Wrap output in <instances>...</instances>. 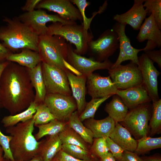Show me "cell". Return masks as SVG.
I'll use <instances>...</instances> for the list:
<instances>
[{
  "instance_id": "1",
  "label": "cell",
  "mask_w": 161,
  "mask_h": 161,
  "mask_svg": "<svg viewBox=\"0 0 161 161\" xmlns=\"http://www.w3.org/2000/svg\"><path fill=\"white\" fill-rule=\"evenodd\" d=\"M28 69L9 61L0 81V100L3 107L14 115L26 109L35 100Z\"/></svg>"
},
{
  "instance_id": "2",
  "label": "cell",
  "mask_w": 161,
  "mask_h": 161,
  "mask_svg": "<svg viewBox=\"0 0 161 161\" xmlns=\"http://www.w3.org/2000/svg\"><path fill=\"white\" fill-rule=\"evenodd\" d=\"M6 25L0 27V40L12 52L24 49L38 52L39 35L18 17H5Z\"/></svg>"
},
{
  "instance_id": "3",
  "label": "cell",
  "mask_w": 161,
  "mask_h": 161,
  "mask_svg": "<svg viewBox=\"0 0 161 161\" xmlns=\"http://www.w3.org/2000/svg\"><path fill=\"white\" fill-rule=\"evenodd\" d=\"M33 118L6 128V132L11 137L10 148L16 161H27L38 155L40 141L35 138Z\"/></svg>"
},
{
  "instance_id": "4",
  "label": "cell",
  "mask_w": 161,
  "mask_h": 161,
  "mask_svg": "<svg viewBox=\"0 0 161 161\" xmlns=\"http://www.w3.org/2000/svg\"><path fill=\"white\" fill-rule=\"evenodd\" d=\"M47 27V34L62 36L74 45V51L80 55L86 53L88 44L94 38L91 32L85 30L82 24H78L76 22L66 24L52 22Z\"/></svg>"
},
{
  "instance_id": "5",
  "label": "cell",
  "mask_w": 161,
  "mask_h": 161,
  "mask_svg": "<svg viewBox=\"0 0 161 161\" xmlns=\"http://www.w3.org/2000/svg\"><path fill=\"white\" fill-rule=\"evenodd\" d=\"M38 52L42 62L68 70L63 63L67 61L68 43L63 37L46 34L39 36Z\"/></svg>"
},
{
  "instance_id": "6",
  "label": "cell",
  "mask_w": 161,
  "mask_h": 161,
  "mask_svg": "<svg viewBox=\"0 0 161 161\" xmlns=\"http://www.w3.org/2000/svg\"><path fill=\"white\" fill-rule=\"evenodd\" d=\"M151 111L150 102L141 104L130 110L124 120L119 123L138 140L149 133L148 122Z\"/></svg>"
},
{
  "instance_id": "7",
  "label": "cell",
  "mask_w": 161,
  "mask_h": 161,
  "mask_svg": "<svg viewBox=\"0 0 161 161\" xmlns=\"http://www.w3.org/2000/svg\"><path fill=\"white\" fill-rule=\"evenodd\" d=\"M119 47L117 34L112 29H109L96 40H92L89 43L86 53H88L90 58L102 62L108 60L119 48Z\"/></svg>"
},
{
  "instance_id": "8",
  "label": "cell",
  "mask_w": 161,
  "mask_h": 161,
  "mask_svg": "<svg viewBox=\"0 0 161 161\" xmlns=\"http://www.w3.org/2000/svg\"><path fill=\"white\" fill-rule=\"evenodd\" d=\"M41 67L46 94L71 95V91L66 71L58 67L43 62Z\"/></svg>"
},
{
  "instance_id": "9",
  "label": "cell",
  "mask_w": 161,
  "mask_h": 161,
  "mask_svg": "<svg viewBox=\"0 0 161 161\" xmlns=\"http://www.w3.org/2000/svg\"><path fill=\"white\" fill-rule=\"evenodd\" d=\"M109 76L118 89H125L142 84L141 72L138 65L131 61L108 70Z\"/></svg>"
},
{
  "instance_id": "10",
  "label": "cell",
  "mask_w": 161,
  "mask_h": 161,
  "mask_svg": "<svg viewBox=\"0 0 161 161\" xmlns=\"http://www.w3.org/2000/svg\"><path fill=\"white\" fill-rule=\"evenodd\" d=\"M43 103L55 119L67 122L77 109L75 100L71 95L61 94H47Z\"/></svg>"
},
{
  "instance_id": "11",
  "label": "cell",
  "mask_w": 161,
  "mask_h": 161,
  "mask_svg": "<svg viewBox=\"0 0 161 161\" xmlns=\"http://www.w3.org/2000/svg\"><path fill=\"white\" fill-rule=\"evenodd\" d=\"M18 18L22 22L30 27L39 36L47 34L48 27L46 24L49 22H60L64 24L74 22H68L62 19L58 14H49L41 9L25 12Z\"/></svg>"
},
{
  "instance_id": "12",
  "label": "cell",
  "mask_w": 161,
  "mask_h": 161,
  "mask_svg": "<svg viewBox=\"0 0 161 161\" xmlns=\"http://www.w3.org/2000/svg\"><path fill=\"white\" fill-rule=\"evenodd\" d=\"M138 67L141 72L142 84L153 102L160 99L158 93V77L161 74L154 66V62L145 53L138 57Z\"/></svg>"
},
{
  "instance_id": "13",
  "label": "cell",
  "mask_w": 161,
  "mask_h": 161,
  "mask_svg": "<svg viewBox=\"0 0 161 161\" xmlns=\"http://www.w3.org/2000/svg\"><path fill=\"white\" fill-rule=\"evenodd\" d=\"M66 61L83 75L86 77L97 70H109L113 64L109 59L100 62L90 58H87L78 55L74 51L72 44L70 43H68Z\"/></svg>"
},
{
  "instance_id": "14",
  "label": "cell",
  "mask_w": 161,
  "mask_h": 161,
  "mask_svg": "<svg viewBox=\"0 0 161 161\" xmlns=\"http://www.w3.org/2000/svg\"><path fill=\"white\" fill-rule=\"evenodd\" d=\"M35 8L45 9L56 13L62 19L67 21H83L78 9L69 0H41Z\"/></svg>"
},
{
  "instance_id": "15",
  "label": "cell",
  "mask_w": 161,
  "mask_h": 161,
  "mask_svg": "<svg viewBox=\"0 0 161 161\" xmlns=\"http://www.w3.org/2000/svg\"><path fill=\"white\" fill-rule=\"evenodd\" d=\"M86 84L87 93L92 98L112 96L118 90L109 76L103 77L97 73L87 76Z\"/></svg>"
},
{
  "instance_id": "16",
  "label": "cell",
  "mask_w": 161,
  "mask_h": 161,
  "mask_svg": "<svg viewBox=\"0 0 161 161\" xmlns=\"http://www.w3.org/2000/svg\"><path fill=\"white\" fill-rule=\"evenodd\" d=\"M139 30L136 37L137 40L140 42L148 40L143 51L145 52L153 50L156 47H161V29L157 24L153 14H151L145 19Z\"/></svg>"
},
{
  "instance_id": "17",
  "label": "cell",
  "mask_w": 161,
  "mask_h": 161,
  "mask_svg": "<svg viewBox=\"0 0 161 161\" xmlns=\"http://www.w3.org/2000/svg\"><path fill=\"white\" fill-rule=\"evenodd\" d=\"M144 1L134 0L132 7L129 10L123 13L115 15L114 20L118 23L129 24L134 30H139L147 15L143 6Z\"/></svg>"
},
{
  "instance_id": "18",
  "label": "cell",
  "mask_w": 161,
  "mask_h": 161,
  "mask_svg": "<svg viewBox=\"0 0 161 161\" xmlns=\"http://www.w3.org/2000/svg\"><path fill=\"white\" fill-rule=\"evenodd\" d=\"M116 94L121 98L129 110L151 101L142 84L125 89H118Z\"/></svg>"
},
{
  "instance_id": "19",
  "label": "cell",
  "mask_w": 161,
  "mask_h": 161,
  "mask_svg": "<svg viewBox=\"0 0 161 161\" xmlns=\"http://www.w3.org/2000/svg\"><path fill=\"white\" fill-rule=\"evenodd\" d=\"M72 97L77 105V111L79 115L84 110L86 104L85 96L87 77L76 76L68 70L66 71Z\"/></svg>"
},
{
  "instance_id": "20",
  "label": "cell",
  "mask_w": 161,
  "mask_h": 161,
  "mask_svg": "<svg viewBox=\"0 0 161 161\" xmlns=\"http://www.w3.org/2000/svg\"><path fill=\"white\" fill-rule=\"evenodd\" d=\"M126 24L116 22L112 26V29L117 34L119 41V54L126 56L130 60L137 64H138V53L143 49H138L131 45L130 40L125 32Z\"/></svg>"
},
{
  "instance_id": "21",
  "label": "cell",
  "mask_w": 161,
  "mask_h": 161,
  "mask_svg": "<svg viewBox=\"0 0 161 161\" xmlns=\"http://www.w3.org/2000/svg\"><path fill=\"white\" fill-rule=\"evenodd\" d=\"M83 122L84 126L92 133L94 138L109 137L116 124L113 120L109 116L101 120L89 118Z\"/></svg>"
},
{
  "instance_id": "22",
  "label": "cell",
  "mask_w": 161,
  "mask_h": 161,
  "mask_svg": "<svg viewBox=\"0 0 161 161\" xmlns=\"http://www.w3.org/2000/svg\"><path fill=\"white\" fill-rule=\"evenodd\" d=\"M109 137L124 150L134 152L136 148L137 140L119 123L116 124Z\"/></svg>"
},
{
  "instance_id": "23",
  "label": "cell",
  "mask_w": 161,
  "mask_h": 161,
  "mask_svg": "<svg viewBox=\"0 0 161 161\" xmlns=\"http://www.w3.org/2000/svg\"><path fill=\"white\" fill-rule=\"evenodd\" d=\"M62 145L58 134L48 136L45 139L40 141L38 155L43 161H50L61 150Z\"/></svg>"
},
{
  "instance_id": "24",
  "label": "cell",
  "mask_w": 161,
  "mask_h": 161,
  "mask_svg": "<svg viewBox=\"0 0 161 161\" xmlns=\"http://www.w3.org/2000/svg\"><path fill=\"white\" fill-rule=\"evenodd\" d=\"M7 60L29 69L34 68L42 62L38 52L27 49H22L18 53H12L8 57Z\"/></svg>"
},
{
  "instance_id": "25",
  "label": "cell",
  "mask_w": 161,
  "mask_h": 161,
  "mask_svg": "<svg viewBox=\"0 0 161 161\" xmlns=\"http://www.w3.org/2000/svg\"><path fill=\"white\" fill-rule=\"evenodd\" d=\"M41 63L42 62L32 69L28 68L32 85L35 91L34 101L38 104L43 102L46 95Z\"/></svg>"
},
{
  "instance_id": "26",
  "label": "cell",
  "mask_w": 161,
  "mask_h": 161,
  "mask_svg": "<svg viewBox=\"0 0 161 161\" xmlns=\"http://www.w3.org/2000/svg\"><path fill=\"white\" fill-rule=\"evenodd\" d=\"M112 96L111 100L106 104L104 110L116 124L124 120L129 109L118 95L115 94Z\"/></svg>"
},
{
  "instance_id": "27",
  "label": "cell",
  "mask_w": 161,
  "mask_h": 161,
  "mask_svg": "<svg viewBox=\"0 0 161 161\" xmlns=\"http://www.w3.org/2000/svg\"><path fill=\"white\" fill-rule=\"evenodd\" d=\"M38 103L35 101L32 102L25 110L14 115L4 116L1 123L4 127L7 128L14 126L18 123L27 121L32 118L36 112V107Z\"/></svg>"
},
{
  "instance_id": "28",
  "label": "cell",
  "mask_w": 161,
  "mask_h": 161,
  "mask_svg": "<svg viewBox=\"0 0 161 161\" xmlns=\"http://www.w3.org/2000/svg\"><path fill=\"white\" fill-rule=\"evenodd\" d=\"M77 110L73 112L67 122V125L79 134L87 143L91 145L94 137L91 131L83 124L79 118Z\"/></svg>"
},
{
  "instance_id": "29",
  "label": "cell",
  "mask_w": 161,
  "mask_h": 161,
  "mask_svg": "<svg viewBox=\"0 0 161 161\" xmlns=\"http://www.w3.org/2000/svg\"><path fill=\"white\" fill-rule=\"evenodd\" d=\"M68 122V121H67ZM67 122L55 119L45 124L38 125V132L34 135L37 140L44 136L59 134L66 128Z\"/></svg>"
},
{
  "instance_id": "30",
  "label": "cell",
  "mask_w": 161,
  "mask_h": 161,
  "mask_svg": "<svg viewBox=\"0 0 161 161\" xmlns=\"http://www.w3.org/2000/svg\"><path fill=\"white\" fill-rule=\"evenodd\" d=\"M60 139L63 144L76 145L86 150H89L90 145L87 143L81 136L67 124L65 129L59 134Z\"/></svg>"
},
{
  "instance_id": "31",
  "label": "cell",
  "mask_w": 161,
  "mask_h": 161,
  "mask_svg": "<svg viewBox=\"0 0 161 161\" xmlns=\"http://www.w3.org/2000/svg\"><path fill=\"white\" fill-rule=\"evenodd\" d=\"M137 140V146L134 152L139 155L161 148V137H152L145 136Z\"/></svg>"
},
{
  "instance_id": "32",
  "label": "cell",
  "mask_w": 161,
  "mask_h": 161,
  "mask_svg": "<svg viewBox=\"0 0 161 161\" xmlns=\"http://www.w3.org/2000/svg\"><path fill=\"white\" fill-rule=\"evenodd\" d=\"M152 102V114L149 125L151 137L161 132V99Z\"/></svg>"
},
{
  "instance_id": "33",
  "label": "cell",
  "mask_w": 161,
  "mask_h": 161,
  "mask_svg": "<svg viewBox=\"0 0 161 161\" xmlns=\"http://www.w3.org/2000/svg\"><path fill=\"white\" fill-rule=\"evenodd\" d=\"M32 118L34 126L36 127L46 124L55 119L43 102L38 104L36 107V112Z\"/></svg>"
},
{
  "instance_id": "34",
  "label": "cell",
  "mask_w": 161,
  "mask_h": 161,
  "mask_svg": "<svg viewBox=\"0 0 161 161\" xmlns=\"http://www.w3.org/2000/svg\"><path fill=\"white\" fill-rule=\"evenodd\" d=\"M112 95L107 96L101 98H92L87 102L85 107L80 114L79 118L82 122L89 118H94L97 110L100 105Z\"/></svg>"
},
{
  "instance_id": "35",
  "label": "cell",
  "mask_w": 161,
  "mask_h": 161,
  "mask_svg": "<svg viewBox=\"0 0 161 161\" xmlns=\"http://www.w3.org/2000/svg\"><path fill=\"white\" fill-rule=\"evenodd\" d=\"M61 150L67 154L80 160H98L92 156L89 150H85L77 145L63 144L62 145Z\"/></svg>"
},
{
  "instance_id": "36",
  "label": "cell",
  "mask_w": 161,
  "mask_h": 161,
  "mask_svg": "<svg viewBox=\"0 0 161 161\" xmlns=\"http://www.w3.org/2000/svg\"><path fill=\"white\" fill-rule=\"evenodd\" d=\"M143 6L147 14H153L157 24L161 29V0H145Z\"/></svg>"
},
{
  "instance_id": "37",
  "label": "cell",
  "mask_w": 161,
  "mask_h": 161,
  "mask_svg": "<svg viewBox=\"0 0 161 161\" xmlns=\"http://www.w3.org/2000/svg\"><path fill=\"white\" fill-rule=\"evenodd\" d=\"M106 138H94L92 144L91 145L89 151L92 156L98 160L102 157L109 152Z\"/></svg>"
},
{
  "instance_id": "38",
  "label": "cell",
  "mask_w": 161,
  "mask_h": 161,
  "mask_svg": "<svg viewBox=\"0 0 161 161\" xmlns=\"http://www.w3.org/2000/svg\"><path fill=\"white\" fill-rule=\"evenodd\" d=\"M70 1L75 4L77 7L83 19L82 24L84 29L88 30L90 28L91 22L94 17L98 13H101L99 10L97 12H95L93 14L92 16L90 18H87L85 13L86 8L90 4V3L86 0H70Z\"/></svg>"
},
{
  "instance_id": "39",
  "label": "cell",
  "mask_w": 161,
  "mask_h": 161,
  "mask_svg": "<svg viewBox=\"0 0 161 161\" xmlns=\"http://www.w3.org/2000/svg\"><path fill=\"white\" fill-rule=\"evenodd\" d=\"M11 137L4 134L0 129V145L4 152V158L9 160L11 161H15L10 148V143Z\"/></svg>"
},
{
  "instance_id": "40",
  "label": "cell",
  "mask_w": 161,
  "mask_h": 161,
  "mask_svg": "<svg viewBox=\"0 0 161 161\" xmlns=\"http://www.w3.org/2000/svg\"><path fill=\"white\" fill-rule=\"evenodd\" d=\"M107 147L112 155L117 161H120L124 151L109 137L106 138Z\"/></svg>"
},
{
  "instance_id": "41",
  "label": "cell",
  "mask_w": 161,
  "mask_h": 161,
  "mask_svg": "<svg viewBox=\"0 0 161 161\" xmlns=\"http://www.w3.org/2000/svg\"><path fill=\"white\" fill-rule=\"evenodd\" d=\"M148 58L154 63H156L160 69H161V49L153 50L144 52Z\"/></svg>"
},
{
  "instance_id": "42",
  "label": "cell",
  "mask_w": 161,
  "mask_h": 161,
  "mask_svg": "<svg viewBox=\"0 0 161 161\" xmlns=\"http://www.w3.org/2000/svg\"><path fill=\"white\" fill-rule=\"evenodd\" d=\"M120 161H142L139 155L134 152L124 150Z\"/></svg>"
},
{
  "instance_id": "43",
  "label": "cell",
  "mask_w": 161,
  "mask_h": 161,
  "mask_svg": "<svg viewBox=\"0 0 161 161\" xmlns=\"http://www.w3.org/2000/svg\"><path fill=\"white\" fill-rule=\"evenodd\" d=\"M55 157L58 161H96L78 159L67 154L61 150L58 153Z\"/></svg>"
},
{
  "instance_id": "44",
  "label": "cell",
  "mask_w": 161,
  "mask_h": 161,
  "mask_svg": "<svg viewBox=\"0 0 161 161\" xmlns=\"http://www.w3.org/2000/svg\"><path fill=\"white\" fill-rule=\"evenodd\" d=\"M41 0H27L25 4L21 7V10L26 12H30L35 10L38 4Z\"/></svg>"
},
{
  "instance_id": "45",
  "label": "cell",
  "mask_w": 161,
  "mask_h": 161,
  "mask_svg": "<svg viewBox=\"0 0 161 161\" xmlns=\"http://www.w3.org/2000/svg\"><path fill=\"white\" fill-rule=\"evenodd\" d=\"M13 53L0 42V63L6 61L7 58Z\"/></svg>"
},
{
  "instance_id": "46",
  "label": "cell",
  "mask_w": 161,
  "mask_h": 161,
  "mask_svg": "<svg viewBox=\"0 0 161 161\" xmlns=\"http://www.w3.org/2000/svg\"><path fill=\"white\" fill-rule=\"evenodd\" d=\"M63 63L66 68L75 75L77 76H80L83 75L80 72L64 59L63 60Z\"/></svg>"
},
{
  "instance_id": "47",
  "label": "cell",
  "mask_w": 161,
  "mask_h": 161,
  "mask_svg": "<svg viewBox=\"0 0 161 161\" xmlns=\"http://www.w3.org/2000/svg\"><path fill=\"white\" fill-rule=\"evenodd\" d=\"M142 161H161V157L157 154L149 156L140 157Z\"/></svg>"
},
{
  "instance_id": "48",
  "label": "cell",
  "mask_w": 161,
  "mask_h": 161,
  "mask_svg": "<svg viewBox=\"0 0 161 161\" xmlns=\"http://www.w3.org/2000/svg\"><path fill=\"white\" fill-rule=\"evenodd\" d=\"M98 161H116V159L109 152L107 154L100 157Z\"/></svg>"
},
{
  "instance_id": "49",
  "label": "cell",
  "mask_w": 161,
  "mask_h": 161,
  "mask_svg": "<svg viewBox=\"0 0 161 161\" xmlns=\"http://www.w3.org/2000/svg\"><path fill=\"white\" fill-rule=\"evenodd\" d=\"M9 63V61H6L0 63V81L2 73Z\"/></svg>"
},
{
  "instance_id": "50",
  "label": "cell",
  "mask_w": 161,
  "mask_h": 161,
  "mask_svg": "<svg viewBox=\"0 0 161 161\" xmlns=\"http://www.w3.org/2000/svg\"><path fill=\"white\" fill-rule=\"evenodd\" d=\"M16 161H43L41 157L39 155H37L31 159L27 161L17 160Z\"/></svg>"
},
{
  "instance_id": "51",
  "label": "cell",
  "mask_w": 161,
  "mask_h": 161,
  "mask_svg": "<svg viewBox=\"0 0 161 161\" xmlns=\"http://www.w3.org/2000/svg\"><path fill=\"white\" fill-rule=\"evenodd\" d=\"M3 153V150L0 145V161H3L4 159Z\"/></svg>"
},
{
  "instance_id": "52",
  "label": "cell",
  "mask_w": 161,
  "mask_h": 161,
  "mask_svg": "<svg viewBox=\"0 0 161 161\" xmlns=\"http://www.w3.org/2000/svg\"><path fill=\"white\" fill-rule=\"evenodd\" d=\"M50 161H58L57 160V159L56 158V157H55L54 158H53Z\"/></svg>"
},
{
  "instance_id": "53",
  "label": "cell",
  "mask_w": 161,
  "mask_h": 161,
  "mask_svg": "<svg viewBox=\"0 0 161 161\" xmlns=\"http://www.w3.org/2000/svg\"><path fill=\"white\" fill-rule=\"evenodd\" d=\"M3 161H11L9 160H8V159L4 158Z\"/></svg>"
},
{
  "instance_id": "54",
  "label": "cell",
  "mask_w": 161,
  "mask_h": 161,
  "mask_svg": "<svg viewBox=\"0 0 161 161\" xmlns=\"http://www.w3.org/2000/svg\"><path fill=\"white\" fill-rule=\"evenodd\" d=\"M3 107L1 103L0 100V108Z\"/></svg>"
}]
</instances>
